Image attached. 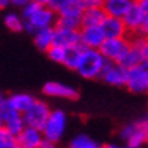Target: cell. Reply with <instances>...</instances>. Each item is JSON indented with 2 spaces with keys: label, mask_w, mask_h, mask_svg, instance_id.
Here are the masks:
<instances>
[{
  "label": "cell",
  "mask_w": 148,
  "mask_h": 148,
  "mask_svg": "<svg viewBox=\"0 0 148 148\" xmlns=\"http://www.w3.org/2000/svg\"><path fill=\"white\" fill-rule=\"evenodd\" d=\"M21 15L24 18V30L30 32L32 35L36 30L55 27L58 14L50 6H44L32 0L29 5H26L21 9Z\"/></svg>",
  "instance_id": "cell-1"
},
{
  "label": "cell",
  "mask_w": 148,
  "mask_h": 148,
  "mask_svg": "<svg viewBox=\"0 0 148 148\" xmlns=\"http://www.w3.org/2000/svg\"><path fill=\"white\" fill-rule=\"evenodd\" d=\"M106 62L107 60L100 50L82 47V51H80V56L77 59L74 71L83 79H89V80L100 79Z\"/></svg>",
  "instance_id": "cell-2"
},
{
  "label": "cell",
  "mask_w": 148,
  "mask_h": 148,
  "mask_svg": "<svg viewBox=\"0 0 148 148\" xmlns=\"http://www.w3.org/2000/svg\"><path fill=\"white\" fill-rule=\"evenodd\" d=\"M119 138L124 140V148H142L148 144V116L124 125L119 130Z\"/></svg>",
  "instance_id": "cell-3"
},
{
  "label": "cell",
  "mask_w": 148,
  "mask_h": 148,
  "mask_svg": "<svg viewBox=\"0 0 148 148\" xmlns=\"http://www.w3.org/2000/svg\"><path fill=\"white\" fill-rule=\"evenodd\" d=\"M132 49V38L130 36H123V38H107L103 42L100 51L103 53L106 60L121 64L127 56V53Z\"/></svg>",
  "instance_id": "cell-4"
},
{
  "label": "cell",
  "mask_w": 148,
  "mask_h": 148,
  "mask_svg": "<svg viewBox=\"0 0 148 148\" xmlns=\"http://www.w3.org/2000/svg\"><path fill=\"white\" fill-rule=\"evenodd\" d=\"M66 124H68V116L66 113L60 109L51 110L49 119L42 127V134L45 139L53 140V142H59L64 138V133L66 130Z\"/></svg>",
  "instance_id": "cell-5"
},
{
  "label": "cell",
  "mask_w": 148,
  "mask_h": 148,
  "mask_svg": "<svg viewBox=\"0 0 148 148\" xmlns=\"http://www.w3.org/2000/svg\"><path fill=\"white\" fill-rule=\"evenodd\" d=\"M129 35H138L142 30L145 21H148V2H136L129 12L123 17Z\"/></svg>",
  "instance_id": "cell-6"
},
{
  "label": "cell",
  "mask_w": 148,
  "mask_h": 148,
  "mask_svg": "<svg viewBox=\"0 0 148 148\" xmlns=\"http://www.w3.org/2000/svg\"><path fill=\"white\" fill-rule=\"evenodd\" d=\"M125 88L134 94L148 92V64L147 62H139L138 65L129 68V77H127Z\"/></svg>",
  "instance_id": "cell-7"
},
{
  "label": "cell",
  "mask_w": 148,
  "mask_h": 148,
  "mask_svg": "<svg viewBox=\"0 0 148 148\" xmlns=\"http://www.w3.org/2000/svg\"><path fill=\"white\" fill-rule=\"evenodd\" d=\"M50 113H51V109L49 107V104H47L45 101H42V100H35L33 104L23 113V116H24L26 125L36 127V129L42 130V127L47 123Z\"/></svg>",
  "instance_id": "cell-8"
},
{
  "label": "cell",
  "mask_w": 148,
  "mask_h": 148,
  "mask_svg": "<svg viewBox=\"0 0 148 148\" xmlns=\"http://www.w3.org/2000/svg\"><path fill=\"white\" fill-rule=\"evenodd\" d=\"M127 77H129V68H125L124 65L118 62H112V60L106 62L101 76H100L103 82H106L107 85L116 86V88H123L127 85Z\"/></svg>",
  "instance_id": "cell-9"
},
{
  "label": "cell",
  "mask_w": 148,
  "mask_h": 148,
  "mask_svg": "<svg viewBox=\"0 0 148 148\" xmlns=\"http://www.w3.org/2000/svg\"><path fill=\"white\" fill-rule=\"evenodd\" d=\"M0 113H2V118H3V124H5V129L8 130L11 134H14L17 138L21 130L26 127L24 123V116L21 112L15 110L14 107H11L8 103H6V98L3 104L0 106Z\"/></svg>",
  "instance_id": "cell-10"
},
{
  "label": "cell",
  "mask_w": 148,
  "mask_h": 148,
  "mask_svg": "<svg viewBox=\"0 0 148 148\" xmlns=\"http://www.w3.org/2000/svg\"><path fill=\"white\" fill-rule=\"evenodd\" d=\"M80 33V45L85 49H101L106 41V35L101 26H82L79 30Z\"/></svg>",
  "instance_id": "cell-11"
},
{
  "label": "cell",
  "mask_w": 148,
  "mask_h": 148,
  "mask_svg": "<svg viewBox=\"0 0 148 148\" xmlns=\"http://www.w3.org/2000/svg\"><path fill=\"white\" fill-rule=\"evenodd\" d=\"M42 92L51 98H65V100H76L79 92L76 88L60 82H47L42 88Z\"/></svg>",
  "instance_id": "cell-12"
},
{
  "label": "cell",
  "mask_w": 148,
  "mask_h": 148,
  "mask_svg": "<svg viewBox=\"0 0 148 148\" xmlns=\"http://www.w3.org/2000/svg\"><path fill=\"white\" fill-rule=\"evenodd\" d=\"M44 134L41 129L26 125L21 133L17 136V142L21 148H39L44 142Z\"/></svg>",
  "instance_id": "cell-13"
},
{
  "label": "cell",
  "mask_w": 148,
  "mask_h": 148,
  "mask_svg": "<svg viewBox=\"0 0 148 148\" xmlns=\"http://www.w3.org/2000/svg\"><path fill=\"white\" fill-rule=\"evenodd\" d=\"M53 45H60V47L80 45V33H79V30L55 26V29H53Z\"/></svg>",
  "instance_id": "cell-14"
},
{
  "label": "cell",
  "mask_w": 148,
  "mask_h": 148,
  "mask_svg": "<svg viewBox=\"0 0 148 148\" xmlns=\"http://www.w3.org/2000/svg\"><path fill=\"white\" fill-rule=\"evenodd\" d=\"M101 29L107 38H123V36H129V32L124 24L123 18L118 17H112V15H106V18L103 20V23L100 24Z\"/></svg>",
  "instance_id": "cell-15"
},
{
  "label": "cell",
  "mask_w": 148,
  "mask_h": 148,
  "mask_svg": "<svg viewBox=\"0 0 148 148\" xmlns=\"http://www.w3.org/2000/svg\"><path fill=\"white\" fill-rule=\"evenodd\" d=\"M106 15L101 5H88L82 12V26H100Z\"/></svg>",
  "instance_id": "cell-16"
},
{
  "label": "cell",
  "mask_w": 148,
  "mask_h": 148,
  "mask_svg": "<svg viewBox=\"0 0 148 148\" xmlns=\"http://www.w3.org/2000/svg\"><path fill=\"white\" fill-rule=\"evenodd\" d=\"M134 3L136 0H106L101 6L107 15L123 18Z\"/></svg>",
  "instance_id": "cell-17"
},
{
  "label": "cell",
  "mask_w": 148,
  "mask_h": 148,
  "mask_svg": "<svg viewBox=\"0 0 148 148\" xmlns=\"http://www.w3.org/2000/svg\"><path fill=\"white\" fill-rule=\"evenodd\" d=\"M35 97L30 95V94H26V92H17V94H12L6 98V103H8L11 107H14L15 110L24 113L29 107L33 104L35 101Z\"/></svg>",
  "instance_id": "cell-18"
},
{
  "label": "cell",
  "mask_w": 148,
  "mask_h": 148,
  "mask_svg": "<svg viewBox=\"0 0 148 148\" xmlns=\"http://www.w3.org/2000/svg\"><path fill=\"white\" fill-rule=\"evenodd\" d=\"M53 29L55 27H47L33 33V42H35L36 49H39L41 51H47L53 45Z\"/></svg>",
  "instance_id": "cell-19"
},
{
  "label": "cell",
  "mask_w": 148,
  "mask_h": 148,
  "mask_svg": "<svg viewBox=\"0 0 148 148\" xmlns=\"http://www.w3.org/2000/svg\"><path fill=\"white\" fill-rule=\"evenodd\" d=\"M56 26L66 27V29H73V30H80V27H82V15H79V14L58 15Z\"/></svg>",
  "instance_id": "cell-20"
},
{
  "label": "cell",
  "mask_w": 148,
  "mask_h": 148,
  "mask_svg": "<svg viewBox=\"0 0 148 148\" xmlns=\"http://www.w3.org/2000/svg\"><path fill=\"white\" fill-rule=\"evenodd\" d=\"M132 45L136 49L138 55L140 58V62L148 64V38L138 33V35L132 36Z\"/></svg>",
  "instance_id": "cell-21"
},
{
  "label": "cell",
  "mask_w": 148,
  "mask_h": 148,
  "mask_svg": "<svg viewBox=\"0 0 148 148\" xmlns=\"http://www.w3.org/2000/svg\"><path fill=\"white\" fill-rule=\"evenodd\" d=\"M5 26L11 32H23L24 30V18L23 15H18L15 12H9L5 15Z\"/></svg>",
  "instance_id": "cell-22"
},
{
  "label": "cell",
  "mask_w": 148,
  "mask_h": 148,
  "mask_svg": "<svg viewBox=\"0 0 148 148\" xmlns=\"http://www.w3.org/2000/svg\"><path fill=\"white\" fill-rule=\"evenodd\" d=\"M68 50L70 47H60V45H51L49 50H47V56L50 58V60L56 64H62L65 65L66 62V56H68Z\"/></svg>",
  "instance_id": "cell-23"
},
{
  "label": "cell",
  "mask_w": 148,
  "mask_h": 148,
  "mask_svg": "<svg viewBox=\"0 0 148 148\" xmlns=\"http://www.w3.org/2000/svg\"><path fill=\"white\" fill-rule=\"evenodd\" d=\"M68 148H103V147L86 134H77L76 138L71 139Z\"/></svg>",
  "instance_id": "cell-24"
},
{
  "label": "cell",
  "mask_w": 148,
  "mask_h": 148,
  "mask_svg": "<svg viewBox=\"0 0 148 148\" xmlns=\"http://www.w3.org/2000/svg\"><path fill=\"white\" fill-rule=\"evenodd\" d=\"M0 148H21L17 142V138L6 129L0 130Z\"/></svg>",
  "instance_id": "cell-25"
},
{
  "label": "cell",
  "mask_w": 148,
  "mask_h": 148,
  "mask_svg": "<svg viewBox=\"0 0 148 148\" xmlns=\"http://www.w3.org/2000/svg\"><path fill=\"white\" fill-rule=\"evenodd\" d=\"M140 62V58H139V55H138V51H136V49L132 45V49H130V51L127 53V56L124 58V60L121 62V65H124L125 68H132V66H134V65H138Z\"/></svg>",
  "instance_id": "cell-26"
},
{
  "label": "cell",
  "mask_w": 148,
  "mask_h": 148,
  "mask_svg": "<svg viewBox=\"0 0 148 148\" xmlns=\"http://www.w3.org/2000/svg\"><path fill=\"white\" fill-rule=\"evenodd\" d=\"M32 2V0H9V3L12 5V6H17V8H24L26 5H29Z\"/></svg>",
  "instance_id": "cell-27"
},
{
  "label": "cell",
  "mask_w": 148,
  "mask_h": 148,
  "mask_svg": "<svg viewBox=\"0 0 148 148\" xmlns=\"http://www.w3.org/2000/svg\"><path fill=\"white\" fill-rule=\"evenodd\" d=\"M39 148H58V142H53V140H49V139H44L42 145Z\"/></svg>",
  "instance_id": "cell-28"
},
{
  "label": "cell",
  "mask_w": 148,
  "mask_h": 148,
  "mask_svg": "<svg viewBox=\"0 0 148 148\" xmlns=\"http://www.w3.org/2000/svg\"><path fill=\"white\" fill-rule=\"evenodd\" d=\"M140 35H144V36H147V38H148V21H145L142 30H140Z\"/></svg>",
  "instance_id": "cell-29"
},
{
  "label": "cell",
  "mask_w": 148,
  "mask_h": 148,
  "mask_svg": "<svg viewBox=\"0 0 148 148\" xmlns=\"http://www.w3.org/2000/svg\"><path fill=\"white\" fill-rule=\"evenodd\" d=\"M35 2L39 3V5H44V6H50L53 0H35Z\"/></svg>",
  "instance_id": "cell-30"
},
{
  "label": "cell",
  "mask_w": 148,
  "mask_h": 148,
  "mask_svg": "<svg viewBox=\"0 0 148 148\" xmlns=\"http://www.w3.org/2000/svg\"><path fill=\"white\" fill-rule=\"evenodd\" d=\"M106 0H88V5H103Z\"/></svg>",
  "instance_id": "cell-31"
},
{
  "label": "cell",
  "mask_w": 148,
  "mask_h": 148,
  "mask_svg": "<svg viewBox=\"0 0 148 148\" xmlns=\"http://www.w3.org/2000/svg\"><path fill=\"white\" fill-rule=\"evenodd\" d=\"M8 5H11V3H9V0H0V9L6 8Z\"/></svg>",
  "instance_id": "cell-32"
},
{
  "label": "cell",
  "mask_w": 148,
  "mask_h": 148,
  "mask_svg": "<svg viewBox=\"0 0 148 148\" xmlns=\"http://www.w3.org/2000/svg\"><path fill=\"white\" fill-rule=\"evenodd\" d=\"M103 148H121V147H118V145H113V144H107V145H104Z\"/></svg>",
  "instance_id": "cell-33"
},
{
  "label": "cell",
  "mask_w": 148,
  "mask_h": 148,
  "mask_svg": "<svg viewBox=\"0 0 148 148\" xmlns=\"http://www.w3.org/2000/svg\"><path fill=\"white\" fill-rule=\"evenodd\" d=\"M5 129V124H3V118H2V113H0V130Z\"/></svg>",
  "instance_id": "cell-34"
},
{
  "label": "cell",
  "mask_w": 148,
  "mask_h": 148,
  "mask_svg": "<svg viewBox=\"0 0 148 148\" xmlns=\"http://www.w3.org/2000/svg\"><path fill=\"white\" fill-rule=\"evenodd\" d=\"M3 101H5V97L2 95V94H0V106H2V104H3Z\"/></svg>",
  "instance_id": "cell-35"
},
{
  "label": "cell",
  "mask_w": 148,
  "mask_h": 148,
  "mask_svg": "<svg viewBox=\"0 0 148 148\" xmlns=\"http://www.w3.org/2000/svg\"><path fill=\"white\" fill-rule=\"evenodd\" d=\"M136 2H148V0H136Z\"/></svg>",
  "instance_id": "cell-36"
}]
</instances>
